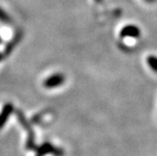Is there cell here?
I'll list each match as a JSON object with an SVG mask.
<instances>
[{
    "label": "cell",
    "mask_w": 157,
    "mask_h": 156,
    "mask_svg": "<svg viewBox=\"0 0 157 156\" xmlns=\"http://www.w3.org/2000/svg\"><path fill=\"white\" fill-rule=\"evenodd\" d=\"M121 35L122 37H128V38H137L140 36V30L137 26L129 25L122 28Z\"/></svg>",
    "instance_id": "1"
},
{
    "label": "cell",
    "mask_w": 157,
    "mask_h": 156,
    "mask_svg": "<svg viewBox=\"0 0 157 156\" xmlns=\"http://www.w3.org/2000/svg\"><path fill=\"white\" fill-rule=\"evenodd\" d=\"M147 63L154 73H157V56H154V55L148 56Z\"/></svg>",
    "instance_id": "2"
},
{
    "label": "cell",
    "mask_w": 157,
    "mask_h": 156,
    "mask_svg": "<svg viewBox=\"0 0 157 156\" xmlns=\"http://www.w3.org/2000/svg\"><path fill=\"white\" fill-rule=\"evenodd\" d=\"M146 1H149V2H152V1H154V0H146Z\"/></svg>",
    "instance_id": "3"
}]
</instances>
